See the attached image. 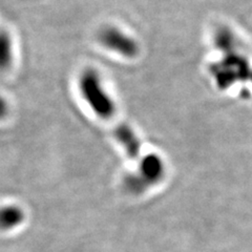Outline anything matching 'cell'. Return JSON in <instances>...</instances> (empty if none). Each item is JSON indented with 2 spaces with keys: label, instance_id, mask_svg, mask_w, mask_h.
Wrapping results in <instances>:
<instances>
[{
  "label": "cell",
  "instance_id": "8",
  "mask_svg": "<svg viewBox=\"0 0 252 252\" xmlns=\"http://www.w3.org/2000/svg\"><path fill=\"white\" fill-rule=\"evenodd\" d=\"M234 42H235L234 36L232 35L231 32H229L228 30L220 31L217 33L216 44L218 46V49L228 52L231 47L234 46Z\"/></svg>",
  "mask_w": 252,
  "mask_h": 252
},
{
  "label": "cell",
  "instance_id": "6",
  "mask_svg": "<svg viewBox=\"0 0 252 252\" xmlns=\"http://www.w3.org/2000/svg\"><path fill=\"white\" fill-rule=\"evenodd\" d=\"M26 214L17 205H4L0 207V230L9 231L25 222Z\"/></svg>",
  "mask_w": 252,
  "mask_h": 252
},
{
  "label": "cell",
  "instance_id": "2",
  "mask_svg": "<svg viewBox=\"0 0 252 252\" xmlns=\"http://www.w3.org/2000/svg\"><path fill=\"white\" fill-rule=\"evenodd\" d=\"M165 163L157 154H148L140 160L138 171L124 178L125 190L133 195L144 193L149 188L159 184L165 177Z\"/></svg>",
  "mask_w": 252,
  "mask_h": 252
},
{
  "label": "cell",
  "instance_id": "9",
  "mask_svg": "<svg viewBox=\"0 0 252 252\" xmlns=\"http://www.w3.org/2000/svg\"><path fill=\"white\" fill-rule=\"evenodd\" d=\"M7 114H9V103L2 96H0V120L4 119Z\"/></svg>",
  "mask_w": 252,
  "mask_h": 252
},
{
  "label": "cell",
  "instance_id": "3",
  "mask_svg": "<svg viewBox=\"0 0 252 252\" xmlns=\"http://www.w3.org/2000/svg\"><path fill=\"white\" fill-rule=\"evenodd\" d=\"M99 42L107 50L126 58H135L140 52L138 42L120 29L104 27L98 34Z\"/></svg>",
  "mask_w": 252,
  "mask_h": 252
},
{
  "label": "cell",
  "instance_id": "4",
  "mask_svg": "<svg viewBox=\"0 0 252 252\" xmlns=\"http://www.w3.org/2000/svg\"><path fill=\"white\" fill-rule=\"evenodd\" d=\"M217 80L223 88H228L232 81H236L241 76L246 75L248 72V65L243 58H230L223 63H218Z\"/></svg>",
  "mask_w": 252,
  "mask_h": 252
},
{
  "label": "cell",
  "instance_id": "5",
  "mask_svg": "<svg viewBox=\"0 0 252 252\" xmlns=\"http://www.w3.org/2000/svg\"><path fill=\"white\" fill-rule=\"evenodd\" d=\"M114 135L120 142L127 156L131 159H137L141 152V142L130 126L126 123L117 125Z\"/></svg>",
  "mask_w": 252,
  "mask_h": 252
},
{
  "label": "cell",
  "instance_id": "1",
  "mask_svg": "<svg viewBox=\"0 0 252 252\" xmlns=\"http://www.w3.org/2000/svg\"><path fill=\"white\" fill-rule=\"evenodd\" d=\"M79 90L93 112L102 119H110L116 113V104L105 90L99 73L93 68L83 70L79 77Z\"/></svg>",
  "mask_w": 252,
  "mask_h": 252
},
{
  "label": "cell",
  "instance_id": "7",
  "mask_svg": "<svg viewBox=\"0 0 252 252\" xmlns=\"http://www.w3.org/2000/svg\"><path fill=\"white\" fill-rule=\"evenodd\" d=\"M13 62V40L11 35L0 29V72L9 68Z\"/></svg>",
  "mask_w": 252,
  "mask_h": 252
}]
</instances>
